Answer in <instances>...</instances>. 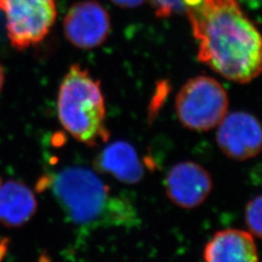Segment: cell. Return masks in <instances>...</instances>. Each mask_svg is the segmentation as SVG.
<instances>
[{
	"label": "cell",
	"instance_id": "1",
	"mask_svg": "<svg viewBox=\"0 0 262 262\" xmlns=\"http://www.w3.org/2000/svg\"><path fill=\"white\" fill-rule=\"evenodd\" d=\"M186 15L200 62L238 84L262 75V34L237 0H202Z\"/></svg>",
	"mask_w": 262,
	"mask_h": 262
},
{
	"label": "cell",
	"instance_id": "2",
	"mask_svg": "<svg viewBox=\"0 0 262 262\" xmlns=\"http://www.w3.org/2000/svg\"><path fill=\"white\" fill-rule=\"evenodd\" d=\"M73 224L84 227L133 226L138 215L128 198L113 194L101 179L91 169L71 166L52 177L43 179Z\"/></svg>",
	"mask_w": 262,
	"mask_h": 262
},
{
	"label": "cell",
	"instance_id": "3",
	"mask_svg": "<svg viewBox=\"0 0 262 262\" xmlns=\"http://www.w3.org/2000/svg\"><path fill=\"white\" fill-rule=\"evenodd\" d=\"M57 115L64 129L86 146L96 147L109 140L100 82L79 64L70 66L60 84Z\"/></svg>",
	"mask_w": 262,
	"mask_h": 262
},
{
	"label": "cell",
	"instance_id": "4",
	"mask_svg": "<svg viewBox=\"0 0 262 262\" xmlns=\"http://www.w3.org/2000/svg\"><path fill=\"white\" fill-rule=\"evenodd\" d=\"M229 99L216 79L198 75L181 86L175 99L180 122L189 130L206 132L216 126L228 114Z\"/></svg>",
	"mask_w": 262,
	"mask_h": 262
},
{
	"label": "cell",
	"instance_id": "5",
	"mask_svg": "<svg viewBox=\"0 0 262 262\" xmlns=\"http://www.w3.org/2000/svg\"><path fill=\"white\" fill-rule=\"evenodd\" d=\"M10 43L19 51L40 43L55 25V0H0Z\"/></svg>",
	"mask_w": 262,
	"mask_h": 262
},
{
	"label": "cell",
	"instance_id": "6",
	"mask_svg": "<svg viewBox=\"0 0 262 262\" xmlns=\"http://www.w3.org/2000/svg\"><path fill=\"white\" fill-rule=\"evenodd\" d=\"M215 142L229 159L244 161L262 151V124L252 114L232 112L216 126Z\"/></svg>",
	"mask_w": 262,
	"mask_h": 262
},
{
	"label": "cell",
	"instance_id": "7",
	"mask_svg": "<svg viewBox=\"0 0 262 262\" xmlns=\"http://www.w3.org/2000/svg\"><path fill=\"white\" fill-rule=\"evenodd\" d=\"M110 31L109 13L95 0L77 2L68 10L63 19L66 39L80 49L89 50L101 46Z\"/></svg>",
	"mask_w": 262,
	"mask_h": 262
},
{
	"label": "cell",
	"instance_id": "8",
	"mask_svg": "<svg viewBox=\"0 0 262 262\" xmlns=\"http://www.w3.org/2000/svg\"><path fill=\"white\" fill-rule=\"evenodd\" d=\"M166 195L176 206L194 209L202 205L213 189V180L205 167L194 161H182L169 169L164 179Z\"/></svg>",
	"mask_w": 262,
	"mask_h": 262
},
{
	"label": "cell",
	"instance_id": "9",
	"mask_svg": "<svg viewBox=\"0 0 262 262\" xmlns=\"http://www.w3.org/2000/svg\"><path fill=\"white\" fill-rule=\"evenodd\" d=\"M203 259L208 262H256L258 253L251 232L228 228L217 231L205 245Z\"/></svg>",
	"mask_w": 262,
	"mask_h": 262
},
{
	"label": "cell",
	"instance_id": "10",
	"mask_svg": "<svg viewBox=\"0 0 262 262\" xmlns=\"http://www.w3.org/2000/svg\"><path fill=\"white\" fill-rule=\"evenodd\" d=\"M99 171L126 185H135L144 177L145 169L136 149L125 141H115L99 152L94 161Z\"/></svg>",
	"mask_w": 262,
	"mask_h": 262
},
{
	"label": "cell",
	"instance_id": "11",
	"mask_svg": "<svg viewBox=\"0 0 262 262\" xmlns=\"http://www.w3.org/2000/svg\"><path fill=\"white\" fill-rule=\"evenodd\" d=\"M37 201L24 183L11 180L0 184V223L9 227L27 224L34 215Z\"/></svg>",
	"mask_w": 262,
	"mask_h": 262
},
{
	"label": "cell",
	"instance_id": "12",
	"mask_svg": "<svg viewBox=\"0 0 262 262\" xmlns=\"http://www.w3.org/2000/svg\"><path fill=\"white\" fill-rule=\"evenodd\" d=\"M159 18H167L173 14H186L187 10L196 7L202 0H149Z\"/></svg>",
	"mask_w": 262,
	"mask_h": 262
},
{
	"label": "cell",
	"instance_id": "13",
	"mask_svg": "<svg viewBox=\"0 0 262 262\" xmlns=\"http://www.w3.org/2000/svg\"><path fill=\"white\" fill-rule=\"evenodd\" d=\"M245 223L250 232L262 240V194L254 197L246 205Z\"/></svg>",
	"mask_w": 262,
	"mask_h": 262
},
{
	"label": "cell",
	"instance_id": "14",
	"mask_svg": "<svg viewBox=\"0 0 262 262\" xmlns=\"http://www.w3.org/2000/svg\"><path fill=\"white\" fill-rule=\"evenodd\" d=\"M114 4L122 8H136L141 6L145 0H111Z\"/></svg>",
	"mask_w": 262,
	"mask_h": 262
},
{
	"label": "cell",
	"instance_id": "15",
	"mask_svg": "<svg viewBox=\"0 0 262 262\" xmlns=\"http://www.w3.org/2000/svg\"><path fill=\"white\" fill-rule=\"evenodd\" d=\"M241 6L250 10H257L262 8V0H237Z\"/></svg>",
	"mask_w": 262,
	"mask_h": 262
},
{
	"label": "cell",
	"instance_id": "16",
	"mask_svg": "<svg viewBox=\"0 0 262 262\" xmlns=\"http://www.w3.org/2000/svg\"><path fill=\"white\" fill-rule=\"evenodd\" d=\"M4 79H5V76H4V71H3V67L0 63V92L2 90V86L4 84Z\"/></svg>",
	"mask_w": 262,
	"mask_h": 262
},
{
	"label": "cell",
	"instance_id": "17",
	"mask_svg": "<svg viewBox=\"0 0 262 262\" xmlns=\"http://www.w3.org/2000/svg\"><path fill=\"white\" fill-rule=\"evenodd\" d=\"M0 184H1V179H0Z\"/></svg>",
	"mask_w": 262,
	"mask_h": 262
}]
</instances>
